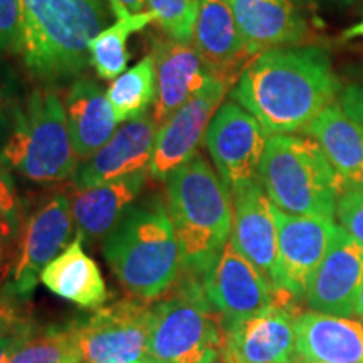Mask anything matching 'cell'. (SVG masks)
I'll use <instances>...</instances> for the list:
<instances>
[{
    "label": "cell",
    "instance_id": "obj_9",
    "mask_svg": "<svg viewBox=\"0 0 363 363\" xmlns=\"http://www.w3.org/2000/svg\"><path fill=\"white\" fill-rule=\"evenodd\" d=\"M72 235L74 219L71 199L65 192H57L22 220L16 251L12 252L11 278L4 289L19 301H29L40 272L74 240Z\"/></svg>",
    "mask_w": 363,
    "mask_h": 363
},
{
    "label": "cell",
    "instance_id": "obj_25",
    "mask_svg": "<svg viewBox=\"0 0 363 363\" xmlns=\"http://www.w3.org/2000/svg\"><path fill=\"white\" fill-rule=\"evenodd\" d=\"M303 133L320 145L347 187L363 185V130L340 103L330 104Z\"/></svg>",
    "mask_w": 363,
    "mask_h": 363
},
{
    "label": "cell",
    "instance_id": "obj_11",
    "mask_svg": "<svg viewBox=\"0 0 363 363\" xmlns=\"http://www.w3.org/2000/svg\"><path fill=\"white\" fill-rule=\"evenodd\" d=\"M269 135L235 101L222 103L208 125L206 147L227 189L259 180V165Z\"/></svg>",
    "mask_w": 363,
    "mask_h": 363
},
{
    "label": "cell",
    "instance_id": "obj_32",
    "mask_svg": "<svg viewBox=\"0 0 363 363\" xmlns=\"http://www.w3.org/2000/svg\"><path fill=\"white\" fill-rule=\"evenodd\" d=\"M0 52H22V22L19 0H0Z\"/></svg>",
    "mask_w": 363,
    "mask_h": 363
},
{
    "label": "cell",
    "instance_id": "obj_26",
    "mask_svg": "<svg viewBox=\"0 0 363 363\" xmlns=\"http://www.w3.org/2000/svg\"><path fill=\"white\" fill-rule=\"evenodd\" d=\"M106 96L120 125L147 115L157 99V71L152 54L118 76Z\"/></svg>",
    "mask_w": 363,
    "mask_h": 363
},
{
    "label": "cell",
    "instance_id": "obj_43",
    "mask_svg": "<svg viewBox=\"0 0 363 363\" xmlns=\"http://www.w3.org/2000/svg\"><path fill=\"white\" fill-rule=\"evenodd\" d=\"M135 363H152V362H148V360H143V362H135Z\"/></svg>",
    "mask_w": 363,
    "mask_h": 363
},
{
    "label": "cell",
    "instance_id": "obj_35",
    "mask_svg": "<svg viewBox=\"0 0 363 363\" xmlns=\"http://www.w3.org/2000/svg\"><path fill=\"white\" fill-rule=\"evenodd\" d=\"M340 104L348 116L353 118L363 130V84H352L342 93Z\"/></svg>",
    "mask_w": 363,
    "mask_h": 363
},
{
    "label": "cell",
    "instance_id": "obj_44",
    "mask_svg": "<svg viewBox=\"0 0 363 363\" xmlns=\"http://www.w3.org/2000/svg\"><path fill=\"white\" fill-rule=\"evenodd\" d=\"M206 363H219V360H211V362H206Z\"/></svg>",
    "mask_w": 363,
    "mask_h": 363
},
{
    "label": "cell",
    "instance_id": "obj_18",
    "mask_svg": "<svg viewBox=\"0 0 363 363\" xmlns=\"http://www.w3.org/2000/svg\"><path fill=\"white\" fill-rule=\"evenodd\" d=\"M158 126L153 115L123 123L106 145L88 158L72 177V187H91L147 170L152 162Z\"/></svg>",
    "mask_w": 363,
    "mask_h": 363
},
{
    "label": "cell",
    "instance_id": "obj_31",
    "mask_svg": "<svg viewBox=\"0 0 363 363\" xmlns=\"http://www.w3.org/2000/svg\"><path fill=\"white\" fill-rule=\"evenodd\" d=\"M24 301H19L0 288V338L11 335H27L35 328L29 311L24 310Z\"/></svg>",
    "mask_w": 363,
    "mask_h": 363
},
{
    "label": "cell",
    "instance_id": "obj_20",
    "mask_svg": "<svg viewBox=\"0 0 363 363\" xmlns=\"http://www.w3.org/2000/svg\"><path fill=\"white\" fill-rule=\"evenodd\" d=\"M147 182V170L91 185L72 187L69 195L72 219L83 242L93 244L106 238L126 212L133 207Z\"/></svg>",
    "mask_w": 363,
    "mask_h": 363
},
{
    "label": "cell",
    "instance_id": "obj_27",
    "mask_svg": "<svg viewBox=\"0 0 363 363\" xmlns=\"http://www.w3.org/2000/svg\"><path fill=\"white\" fill-rule=\"evenodd\" d=\"M155 21L153 13L147 11L133 16L121 17L115 24L104 27L96 38L91 40L89 56L91 66L101 79L115 81L121 76L128 66V49L126 40L138 30Z\"/></svg>",
    "mask_w": 363,
    "mask_h": 363
},
{
    "label": "cell",
    "instance_id": "obj_3",
    "mask_svg": "<svg viewBox=\"0 0 363 363\" xmlns=\"http://www.w3.org/2000/svg\"><path fill=\"white\" fill-rule=\"evenodd\" d=\"M27 71L43 83L76 79L91 65L89 45L108 22L99 0H19Z\"/></svg>",
    "mask_w": 363,
    "mask_h": 363
},
{
    "label": "cell",
    "instance_id": "obj_6",
    "mask_svg": "<svg viewBox=\"0 0 363 363\" xmlns=\"http://www.w3.org/2000/svg\"><path fill=\"white\" fill-rule=\"evenodd\" d=\"M0 157L9 169L35 184H56L74 177L79 158L66 108L56 91L43 86L21 104Z\"/></svg>",
    "mask_w": 363,
    "mask_h": 363
},
{
    "label": "cell",
    "instance_id": "obj_17",
    "mask_svg": "<svg viewBox=\"0 0 363 363\" xmlns=\"http://www.w3.org/2000/svg\"><path fill=\"white\" fill-rule=\"evenodd\" d=\"M192 43L208 74L229 86L254 61L225 0H199Z\"/></svg>",
    "mask_w": 363,
    "mask_h": 363
},
{
    "label": "cell",
    "instance_id": "obj_5",
    "mask_svg": "<svg viewBox=\"0 0 363 363\" xmlns=\"http://www.w3.org/2000/svg\"><path fill=\"white\" fill-rule=\"evenodd\" d=\"M259 182L272 206L293 216L333 219L347 189L323 150L310 136L271 135L259 165Z\"/></svg>",
    "mask_w": 363,
    "mask_h": 363
},
{
    "label": "cell",
    "instance_id": "obj_34",
    "mask_svg": "<svg viewBox=\"0 0 363 363\" xmlns=\"http://www.w3.org/2000/svg\"><path fill=\"white\" fill-rule=\"evenodd\" d=\"M0 212L9 220H12L13 224L21 227V199L19 194H17L16 182H13L11 175V169L2 160V157H0Z\"/></svg>",
    "mask_w": 363,
    "mask_h": 363
},
{
    "label": "cell",
    "instance_id": "obj_12",
    "mask_svg": "<svg viewBox=\"0 0 363 363\" xmlns=\"http://www.w3.org/2000/svg\"><path fill=\"white\" fill-rule=\"evenodd\" d=\"M284 294L271 306L222 331V363H296V331Z\"/></svg>",
    "mask_w": 363,
    "mask_h": 363
},
{
    "label": "cell",
    "instance_id": "obj_24",
    "mask_svg": "<svg viewBox=\"0 0 363 363\" xmlns=\"http://www.w3.org/2000/svg\"><path fill=\"white\" fill-rule=\"evenodd\" d=\"M40 281L56 296L81 308H98L108 299V289L99 266L88 256L83 239L72 242L40 272Z\"/></svg>",
    "mask_w": 363,
    "mask_h": 363
},
{
    "label": "cell",
    "instance_id": "obj_14",
    "mask_svg": "<svg viewBox=\"0 0 363 363\" xmlns=\"http://www.w3.org/2000/svg\"><path fill=\"white\" fill-rule=\"evenodd\" d=\"M278 230L279 283L293 298H305L318 266L333 238V219L313 216H293L272 206Z\"/></svg>",
    "mask_w": 363,
    "mask_h": 363
},
{
    "label": "cell",
    "instance_id": "obj_45",
    "mask_svg": "<svg viewBox=\"0 0 363 363\" xmlns=\"http://www.w3.org/2000/svg\"><path fill=\"white\" fill-rule=\"evenodd\" d=\"M294 2H306V0H294Z\"/></svg>",
    "mask_w": 363,
    "mask_h": 363
},
{
    "label": "cell",
    "instance_id": "obj_29",
    "mask_svg": "<svg viewBox=\"0 0 363 363\" xmlns=\"http://www.w3.org/2000/svg\"><path fill=\"white\" fill-rule=\"evenodd\" d=\"M150 12L169 38L192 43L199 0H147Z\"/></svg>",
    "mask_w": 363,
    "mask_h": 363
},
{
    "label": "cell",
    "instance_id": "obj_2",
    "mask_svg": "<svg viewBox=\"0 0 363 363\" xmlns=\"http://www.w3.org/2000/svg\"><path fill=\"white\" fill-rule=\"evenodd\" d=\"M167 211L182 254V272L202 278L233 233L230 190L201 153L165 180Z\"/></svg>",
    "mask_w": 363,
    "mask_h": 363
},
{
    "label": "cell",
    "instance_id": "obj_30",
    "mask_svg": "<svg viewBox=\"0 0 363 363\" xmlns=\"http://www.w3.org/2000/svg\"><path fill=\"white\" fill-rule=\"evenodd\" d=\"M335 216L340 225L363 244V185H350L343 190Z\"/></svg>",
    "mask_w": 363,
    "mask_h": 363
},
{
    "label": "cell",
    "instance_id": "obj_21",
    "mask_svg": "<svg viewBox=\"0 0 363 363\" xmlns=\"http://www.w3.org/2000/svg\"><path fill=\"white\" fill-rule=\"evenodd\" d=\"M254 57L274 48L298 45L308 34L306 21L289 0H225Z\"/></svg>",
    "mask_w": 363,
    "mask_h": 363
},
{
    "label": "cell",
    "instance_id": "obj_37",
    "mask_svg": "<svg viewBox=\"0 0 363 363\" xmlns=\"http://www.w3.org/2000/svg\"><path fill=\"white\" fill-rule=\"evenodd\" d=\"M108 2H110L111 11L118 19L133 16V13L147 12L145 9L148 6L147 0H108Z\"/></svg>",
    "mask_w": 363,
    "mask_h": 363
},
{
    "label": "cell",
    "instance_id": "obj_36",
    "mask_svg": "<svg viewBox=\"0 0 363 363\" xmlns=\"http://www.w3.org/2000/svg\"><path fill=\"white\" fill-rule=\"evenodd\" d=\"M21 227L9 220L6 216L0 212V272L4 271V266L7 264L9 256L12 254V246L17 240Z\"/></svg>",
    "mask_w": 363,
    "mask_h": 363
},
{
    "label": "cell",
    "instance_id": "obj_42",
    "mask_svg": "<svg viewBox=\"0 0 363 363\" xmlns=\"http://www.w3.org/2000/svg\"><path fill=\"white\" fill-rule=\"evenodd\" d=\"M66 363H81L79 360H71V362H66Z\"/></svg>",
    "mask_w": 363,
    "mask_h": 363
},
{
    "label": "cell",
    "instance_id": "obj_8",
    "mask_svg": "<svg viewBox=\"0 0 363 363\" xmlns=\"http://www.w3.org/2000/svg\"><path fill=\"white\" fill-rule=\"evenodd\" d=\"M152 305L140 299H118L76 316L69 330L81 363H135L148 360Z\"/></svg>",
    "mask_w": 363,
    "mask_h": 363
},
{
    "label": "cell",
    "instance_id": "obj_39",
    "mask_svg": "<svg viewBox=\"0 0 363 363\" xmlns=\"http://www.w3.org/2000/svg\"><path fill=\"white\" fill-rule=\"evenodd\" d=\"M343 40H352V39H363V19L357 24L348 27V29L343 30L342 34Z\"/></svg>",
    "mask_w": 363,
    "mask_h": 363
},
{
    "label": "cell",
    "instance_id": "obj_38",
    "mask_svg": "<svg viewBox=\"0 0 363 363\" xmlns=\"http://www.w3.org/2000/svg\"><path fill=\"white\" fill-rule=\"evenodd\" d=\"M35 328H38V326H35ZM33 331H30V333H33ZM30 333H27V335H11V337L0 338V363L11 362L13 353L17 352V348L21 347L22 342H24V340L29 337Z\"/></svg>",
    "mask_w": 363,
    "mask_h": 363
},
{
    "label": "cell",
    "instance_id": "obj_22",
    "mask_svg": "<svg viewBox=\"0 0 363 363\" xmlns=\"http://www.w3.org/2000/svg\"><path fill=\"white\" fill-rule=\"evenodd\" d=\"M294 331L303 363H363V323L308 311L294 318Z\"/></svg>",
    "mask_w": 363,
    "mask_h": 363
},
{
    "label": "cell",
    "instance_id": "obj_15",
    "mask_svg": "<svg viewBox=\"0 0 363 363\" xmlns=\"http://www.w3.org/2000/svg\"><path fill=\"white\" fill-rule=\"evenodd\" d=\"M362 289L363 244L337 225L328 251L306 289V305L316 313L350 318Z\"/></svg>",
    "mask_w": 363,
    "mask_h": 363
},
{
    "label": "cell",
    "instance_id": "obj_41",
    "mask_svg": "<svg viewBox=\"0 0 363 363\" xmlns=\"http://www.w3.org/2000/svg\"><path fill=\"white\" fill-rule=\"evenodd\" d=\"M335 2L340 4V6H352V4L358 2V0H335Z\"/></svg>",
    "mask_w": 363,
    "mask_h": 363
},
{
    "label": "cell",
    "instance_id": "obj_1",
    "mask_svg": "<svg viewBox=\"0 0 363 363\" xmlns=\"http://www.w3.org/2000/svg\"><path fill=\"white\" fill-rule=\"evenodd\" d=\"M340 89L328 52L318 45H286L261 52L244 69L230 98L259 121L267 135L303 131Z\"/></svg>",
    "mask_w": 363,
    "mask_h": 363
},
{
    "label": "cell",
    "instance_id": "obj_7",
    "mask_svg": "<svg viewBox=\"0 0 363 363\" xmlns=\"http://www.w3.org/2000/svg\"><path fill=\"white\" fill-rule=\"evenodd\" d=\"M222 328L203 291L202 278L182 272L152 305L148 362L206 363L219 360Z\"/></svg>",
    "mask_w": 363,
    "mask_h": 363
},
{
    "label": "cell",
    "instance_id": "obj_13",
    "mask_svg": "<svg viewBox=\"0 0 363 363\" xmlns=\"http://www.w3.org/2000/svg\"><path fill=\"white\" fill-rule=\"evenodd\" d=\"M230 88L233 86L212 76L199 93L158 126L148 167L153 179L165 182L172 172L195 155V150L206 138L208 125Z\"/></svg>",
    "mask_w": 363,
    "mask_h": 363
},
{
    "label": "cell",
    "instance_id": "obj_19",
    "mask_svg": "<svg viewBox=\"0 0 363 363\" xmlns=\"http://www.w3.org/2000/svg\"><path fill=\"white\" fill-rule=\"evenodd\" d=\"M152 56L157 71L153 120L157 126H160L195 93H199L212 76L203 67L192 43H180L167 35V39L153 43Z\"/></svg>",
    "mask_w": 363,
    "mask_h": 363
},
{
    "label": "cell",
    "instance_id": "obj_10",
    "mask_svg": "<svg viewBox=\"0 0 363 363\" xmlns=\"http://www.w3.org/2000/svg\"><path fill=\"white\" fill-rule=\"evenodd\" d=\"M202 283L208 303L219 318L222 331L257 315L276 299L288 294L271 286L261 271L247 261L230 240L203 276Z\"/></svg>",
    "mask_w": 363,
    "mask_h": 363
},
{
    "label": "cell",
    "instance_id": "obj_33",
    "mask_svg": "<svg viewBox=\"0 0 363 363\" xmlns=\"http://www.w3.org/2000/svg\"><path fill=\"white\" fill-rule=\"evenodd\" d=\"M19 89L11 71L0 67V148L6 143L9 133L21 108Z\"/></svg>",
    "mask_w": 363,
    "mask_h": 363
},
{
    "label": "cell",
    "instance_id": "obj_16",
    "mask_svg": "<svg viewBox=\"0 0 363 363\" xmlns=\"http://www.w3.org/2000/svg\"><path fill=\"white\" fill-rule=\"evenodd\" d=\"M230 197L234 208L230 244L261 271L271 286L283 291L279 283L278 230L272 203L261 182L254 180L233 187Z\"/></svg>",
    "mask_w": 363,
    "mask_h": 363
},
{
    "label": "cell",
    "instance_id": "obj_4",
    "mask_svg": "<svg viewBox=\"0 0 363 363\" xmlns=\"http://www.w3.org/2000/svg\"><path fill=\"white\" fill-rule=\"evenodd\" d=\"M103 256L126 293L140 301L162 298L182 271V254L167 206L152 199L133 206L104 238Z\"/></svg>",
    "mask_w": 363,
    "mask_h": 363
},
{
    "label": "cell",
    "instance_id": "obj_23",
    "mask_svg": "<svg viewBox=\"0 0 363 363\" xmlns=\"http://www.w3.org/2000/svg\"><path fill=\"white\" fill-rule=\"evenodd\" d=\"M65 108L71 140L79 160L93 157L120 126L108 101L106 91L89 78L72 81L67 89Z\"/></svg>",
    "mask_w": 363,
    "mask_h": 363
},
{
    "label": "cell",
    "instance_id": "obj_40",
    "mask_svg": "<svg viewBox=\"0 0 363 363\" xmlns=\"http://www.w3.org/2000/svg\"><path fill=\"white\" fill-rule=\"evenodd\" d=\"M352 316H355V318H358V320L363 321V289L360 291V294H358Z\"/></svg>",
    "mask_w": 363,
    "mask_h": 363
},
{
    "label": "cell",
    "instance_id": "obj_28",
    "mask_svg": "<svg viewBox=\"0 0 363 363\" xmlns=\"http://www.w3.org/2000/svg\"><path fill=\"white\" fill-rule=\"evenodd\" d=\"M79 360L78 348L69 326L35 328L27 337L9 363H66Z\"/></svg>",
    "mask_w": 363,
    "mask_h": 363
}]
</instances>
